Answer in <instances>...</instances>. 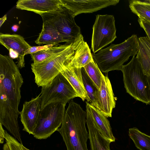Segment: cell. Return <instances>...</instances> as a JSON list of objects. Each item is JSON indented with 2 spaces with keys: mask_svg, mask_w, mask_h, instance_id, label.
I'll return each mask as SVG.
<instances>
[{
  "mask_svg": "<svg viewBox=\"0 0 150 150\" xmlns=\"http://www.w3.org/2000/svg\"><path fill=\"white\" fill-rule=\"evenodd\" d=\"M23 79L9 56L0 54V123L22 144L18 119Z\"/></svg>",
  "mask_w": 150,
  "mask_h": 150,
  "instance_id": "1",
  "label": "cell"
},
{
  "mask_svg": "<svg viewBox=\"0 0 150 150\" xmlns=\"http://www.w3.org/2000/svg\"><path fill=\"white\" fill-rule=\"evenodd\" d=\"M86 123V111L80 105L71 100L61 127L57 130L61 135L67 150H88V134Z\"/></svg>",
  "mask_w": 150,
  "mask_h": 150,
  "instance_id": "2",
  "label": "cell"
},
{
  "mask_svg": "<svg viewBox=\"0 0 150 150\" xmlns=\"http://www.w3.org/2000/svg\"><path fill=\"white\" fill-rule=\"evenodd\" d=\"M85 42L81 34L75 40L70 42L64 50L41 63H32L31 68L37 86L42 87L49 84L60 73L63 66L75 57Z\"/></svg>",
  "mask_w": 150,
  "mask_h": 150,
  "instance_id": "3",
  "label": "cell"
},
{
  "mask_svg": "<svg viewBox=\"0 0 150 150\" xmlns=\"http://www.w3.org/2000/svg\"><path fill=\"white\" fill-rule=\"evenodd\" d=\"M138 50V38L137 35L133 34L120 44H111L92 54L101 71L107 74L110 71L120 70L123 64L130 57L135 56Z\"/></svg>",
  "mask_w": 150,
  "mask_h": 150,
  "instance_id": "4",
  "label": "cell"
},
{
  "mask_svg": "<svg viewBox=\"0 0 150 150\" xmlns=\"http://www.w3.org/2000/svg\"><path fill=\"white\" fill-rule=\"evenodd\" d=\"M120 70L127 93L137 100L149 104L150 76L144 74L137 58L133 56L128 63L122 65Z\"/></svg>",
  "mask_w": 150,
  "mask_h": 150,
  "instance_id": "5",
  "label": "cell"
},
{
  "mask_svg": "<svg viewBox=\"0 0 150 150\" xmlns=\"http://www.w3.org/2000/svg\"><path fill=\"white\" fill-rule=\"evenodd\" d=\"M43 22L57 32L67 42L76 40L81 34L69 11L62 6L57 10L40 15Z\"/></svg>",
  "mask_w": 150,
  "mask_h": 150,
  "instance_id": "6",
  "label": "cell"
},
{
  "mask_svg": "<svg viewBox=\"0 0 150 150\" xmlns=\"http://www.w3.org/2000/svg\"><path fill=\"white\" fill-rule=\"evenodd\" d=\"M65 106L61 102L53 103L41 109L33 134L34 137L45 139L57 131L63 121Z\"/></svg>",
  "mask_w": 150,
  "mask_h": 150,
  "instance_id": "7",
  "label": "cell"
},
{
  "mask_svg": "<svg viewBox=\"0 0 150 150\" xmlns=\"http://www.w3.org/2000/svg\"><path fill=\"white\" fill-rule=\"evenodd\" d=\"M40 94L41 109L53 103L61 102L66 105L71 99L79 97L71 85L61 73L49 84L42 87Z\"/></svg>",
  "mask_w": 150,
  "mask_h": 150,
  "instance_id": "8",
  "label": "cell"
},
{
  "mask_svg": "<svg viewBox=\"0 0 150 150\" xmlns=\"http://www.w3.org/2000/svg\"><path fill=\"white\" fill-rule=\"evenodd\" d=\"M115 19L113 15H97L93 27L91 49L95 54L117 38Z\"/></svg>",
  "mask_w": 150,
  "mask_h": 150,
  "instance_id": "9",
  "label": "cell"
},
{
  "mask_svg": "<svg viewBox=\"0 0 150 150\" xmlns=\"http://www.w3.org/2000/svg\"><path fill=\"white\" fill-rule=\"evenodd\" d=\"M61 6L68 9L72 16L82 13H92L111 6L119 0H60Z\"/></svg>",
  "mask_w": 150,
  "mask_h": 150,
  "instance_id": "10",
  "label": "cell"
},
{
  "mask_svg": "<svg viewBox=\"0 0 150 150\" xmlns=\"http://www.w3.org/2000/svg\"><path fill=\"white\" fill-rule=\"evenodd\" d=\"M40 94L29 101H25L20 112L21 121L23 128V130L29 134H33L37 125L41 110Z\"/></svg>",
  "mask_w": 150,
  "mask_h": 150,
  "instance_id": "11",
  "label": "cell"
},
{
  "mask_svg": "<svg viewBox=\"0 0 150 150\" xmlns=\"http://www.w3.org/2000/svg\"><path fill=\"white\" fill-rule=\"evenodd\" d=\"M96 102L97 109L107 117H111L116 101L107 74L105 76H103L101 86L97 94Z\"/></svg>",
  "mask_w": 150,
  "mask_h": 150,
  "instance_id": "12",
  "label": "cell"
},
{
  "mask_svg": "<svg viewBox=\"0 0 150 150\" xmlns=\"http://www.w3.org/2000/svg\"><path fill=\"white\" fill-rule=\"evenodd\" d=\"M77 54L73 60L63 66L60 72L69 82L77 93L79 97L83 101L86 100L88 102H90V100L83 83L82 68L77 67L74 64Z\"/></svg>",
  "mask_w": 150,
  "mask_h": 150,
  "instance_id": "13",
  "label": "cell"
},
{
  "mask_svg": "<svg viewBox=\"0 0 150 150\" xmlns=\"http://www.w3.org/2000/svg\"><path fill=\"white\" fill-rule=\"evenodd\" d=\"M0 44L8 50L13 49L17 52L19 56L17 59L18 67L22 68L25 67L24 56L26 51L31 46L22 36L18 34L0 33Z\"/></svg>",
  "mask_w": 150,
  "mask_h": 150,
  "instance_id": "14",
  "label": "cell"
},
{
  "mask_svg": "<svg viewBox=\"0 0 150 150\" xmlns=\"http://www.w3.org/2000/svg\"><path fill=\"white\" fill-rule=\"evenodd\" d=\"M60 0H19L16 8L39 15L54 11L61 6Z\"/></svg>",
  "mask_w": 150,
  "mask_h": 150,
  "instance_id": "15",
  "label": "cell"
},
{
  "mask_svg": "<svg viewBox=\"0 0 150 150\" xmlns=\"http://www.w3.org/2000/svg\"><path fill=\"white\" fill-rule=\"evenodd\" d=\"M86 111V125L90 146V150H111L110 144L111 142L103 136L90 113L88 111Z\"/></svg>",
  "mask_w": 150,
  "mask_h": 150,
  "instance_id": "16",
  "label": "cell"
},
{
  "mask_svg": "<svg viewBox=\"0 0 150 150\" xmlns=\"http://www.w3.org/2000/svg\"><path fill=\"white\" fill-rule=\"evenodd\" d=\"M86 110L90 113L103 136L111 142H115V138L113 134L110 122L107 117L99 110L87 101L86 102Z\"/></svg>",
  "mask_w": 150,
  "mask_h": 150,
  "instance_id": "17",
  "label": "cell"
},
{
  "mask_svg": "<svg viewBox=\"0 0 150 150\" xmlns=\"http://www.w3.org/2000/svg\"><path fill=\"white\" fill-rule=\"evenodd\" d=\"M138 50L136 57L143 70L144 74L150 76V41L148 37L138 38Z\"/></svg>",
  "mask_w": 150,
  "mask_h": 150,
  "instance_id": "18",
  "label": "cell"
},
{
  "mask_svg": "<svg viewBox=\"0 0 150 150\" xmlns=\"http://www.w3.org/2000/svg\"><path fill=\"white\" fill-rule=\"evenodd\" d=\"M66 42L67 41L63 38L59 34L54 32L44 25H42L41 32L40 33L37 39L35 41L37 44L46 45L56 44Z\"/></svg>",
  "mask_w": 150,
  "mask_h": 150,
  "instance_id": "19",
  "label": "cell"
},
{
  "mask_svg": "<svg viewBox=\"0 0 150 150\" xmlns=\"http://www.w3.org/2000/svg\"><path fill=\"white\" fill-rule=\"evenodd\" d=\"M129 135L137 149L150 150V136L142 132L136 127L129 129Z\"/></svg>",
  "mask_w": 150,
  "mask_h": 150,
  "instance_id": "20",
  "label": "cell"
},
{
  "mask_svg": "<svg viewBox=\"0 0 150 150\" xmlns=\"http://www.w3.org/2000/svg\"><path fill=\"white\" fill-rule=\"evenodd\" d=\"M129 6L132 12L150 23V4L145 0H129Z\"/></svg>",
  "mask_w": 150,
  "mask_h": 150,
  "instance_id": "21",
  "label": "cell"
},
{
  "mask_svg": "<svg viewBox=\"0 0 150 150\" xmlns=\"http://www.w3.org/2000/svg\"><path fill=\"white\" fill-rule=\"evenodd\" d=\"M70 42L59 46H55L36 53L30 54L34 64L41 63L50 57L54 54L60 52L66 48Z\"/></svg>",
  "mask_w": 150,
  "mask_h": 150,
  "instance_id": "22",
  "label": "cell"
},
{
  "mask_svg": "<svg viewBox=\"0 0 150 150\" xmlns=\"http://www.w3.org/2000/svg\"><path fill=\"white\" fill-rule=\"evenodd\" d=\"M81 75L84 86L90 100V104L97 108L96 97L98 90L83 68L81 69Z\"/></svg>",
  "mask_w": 150,
  "mask_h": 150,
  "instance_id": "23",
  "label": "cell"
},
{
  "mask_svg": "<svg viewBox=\"0 0 150 150\" xmlns=\"http://www.w3.org/2000/svg\"><path fill=\"white\" fill-rule=\"evenodd\" d=\"M93 60L89 47L85 42L76 58L75 65L78 68H82Z\"/></svg>",
  "mask_w": 150,
  "mask_h": 150,
  "instance_id": "24",
  "label": "cell"
},
{
  "mask_svg": "<svg viewBox=\"0 0 150 150\" xmlns=\"http://www.w3.org/2000/svg\"><path fill=\"white\" fill-rule=\"evenodd\" d=\"M83 68L99 90L101 86L103 74L94 60L86 65Z\"/></svg>",
  "mask_w": 150,
  "mask_h": 150,
  "instance_id": "25",
  "label": "cell"
},
{
  "mask_svg": "<svg viewBox=\"0 0 150 150\" xmlns=\"http://www.w3.org/2000/svg\"><path fill=\"white\" fill-rule=\"evenodd\" d=\"M4 139L6 143L8 144L11 150H23L22 147L23 144L6 131H5Z\"/></svg>",
  "mask_w": 150,
  "mask_h": 150,
  "instance_id": "26",
  "label": "cell"
},
{
  "mask_svg": "<svg viewBox=\"0 0 150 150\" xmlns=\"http://www.w3.org/2000/svg\"><path fill=\"white\" fill-rule=\"evenodd\" d=\"M57 44H53L46 45H44L38 46L31 47L26 52L25 54H32L38 52L45 50L56 45Z\"/></svg>",
  "mask_w": 150,
  "mask_h": 150,
  "instance_id": "27",
  "label": "cell"
},
{
  "mask_svg": "<svg viewBox=\"0 0 150 150\" xmlns=\"http://www.w3.org/2000/svg\"><path fill=\"white\" fill-rule=\"evenodd\" d=\"M138 22L140 26L145 31L147 36L150 41V23L142 19L138 18Z\"/></svg>",
  "mask_w": 150,
  "mask_h": 150,
  "instance_id": "28",
  "label": "cell"
},
{
  "mask_svg": "<svg viewBox=\"0 0 150 150\" xmlns=\"http://www.w3.org/2000/svg\"><path fill=\"white\" fill-rule=\"evenodd\" d=\"M5 131L3 128L2 125L0 123V143L2 144L4 142Z\"/></svg>",
  "mask_w": 150,
  "mask_h": 150,
  "instance_id": "29",
  "label": "cell"
},
{
  "mask_svg": "<svg viewBox=\"0 0 150 150\" xmlns=\"http://www.w3.org/2000/svg\"><path fill=\"white\" fill-rule=\"evenodd\" d=\"M9 51V57L12 59H15L18 58L19 56L18 54L14 51L13 49H9L8 50Z\"/></svg>",
  "mask_w": 150,
  "mask_h": 150,
  "instance_id": "30",
  "label": "cell"
},
{
  "mask_svg": "<svg viewBox=\"0 0 150 150\" xmlns=\"http://www.w3.org/2000/svg\"><path fill=\"white\" fill-rule=\"evenodd\" d=\"M7 19L6 15H4L0 19V27H1L5 21Z\"/></svg>",
  "mask_w": 150,
  "mask_h": 150,
  "instance_id": "31",
  "label": "cell"
},
{
  "mask_svg": "<svg viewBox=\"0 0 150 150\" xmlns=\"http://www.w3.org/2000/svg\"><path fill=\"white\" fill-rule=\"evenodd\" d=\"M19 28V26L17 25H14L11 28V30L14 32H16Z\"/></svg>",
  "mask_w": 150,
  "mask_h": 150,
  "instance_id": "32",
  "label": "cell"
},
{
  "mask_svg": "<svg viewBox=\"0 0 150 150\" xmlns=\"http://www.w3.org/2000/svg\"><path fill=\"white\" fill-rule=\"evenodd\" d=\"M3 150H11L8 144L6 143L3 145Z\"/></svg>",
  "mask_w": 150,
  "mask_h": 150,
  "instance_id": "33",
  "label": "cell"
},
{
  "mask_svg": "<svg viewBox=\"0 0 150 150\" xmlns=\"http://www.w3.org/2000/svg\"><path fill=\"white\" fill-rule=\"evenodd\" d=\"M22 147L23 150H30L26 148L23 145H22Z\"/></svg>",
  "mask_w": 150,
  "mask_h": 150,
  "instance_id": "34",
  "label": "cell"
},
{
  "mask_svg": "<svg viewBox=\"0 0 150 150\" xmlns=\"http://www.w3.org/2000/svg\"><path fill=\"white\" fill-rule=\"evenodd\" d=\"M145 1L150 4V0H145Z\"/></svg>",
  "mask_w": 150,
  "mask_h": 150,
  "instance_id": "35",
  "label": "cell"
}]
</instances>
